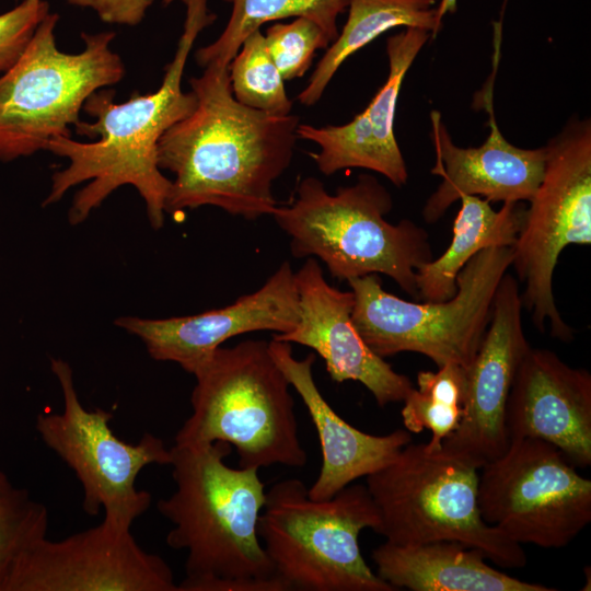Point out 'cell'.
<instances>
[{
  "mask_svg": "<svg viewBox=\"0 0 591 591\" xmlns=\"http://www.w3.org/2000/svg\"><path fill=\"white\" fill-rule=\"evenodd\" d=\"M194 111L158 143V164L174 174L165 212L202 206L254 220L278 206L274 182L289 167L299 116L270 115L239 103L229 66L211 63L189 80Z\"/></svg>",
  "mask_w": 591,
  "mask_h": 591,
  "instance_id": "obj_1",
  "label": "cell"
},
{
  "mask_svg": "<svg viewBox=\"0 0 591 591\" xmlns=\"http://www.w3.org/2000/svg\"><path fill=\"white\" fill-rule=\"evenodd\" d=\"M182 1L186 5L183 33L159 89L147 94L135 91L123 103L114 102L113 89L95 91L82 108L93 121L80 120L74 126L78 135L94 141L57 137L46 148L55 155L68 159L69 164L54 173L44 206L60 200L71 187L88 182L74 195L69 210L71 224L85 220L93 209L124 185L138 190L154 229L164 223L171 179L159 167L158 143L170 127L188 116L196 106L194 92L182 90V79L197 36L216 19L208 10V0Z\"/></svg>",
  "mask_w": 591,
  "mask_h": 591,
  "instance_id": "obj_2",
  "label": "cell"
},
{
  "mask_svg": "<svg viewBox=\"0 0 591 591\" xmlns=\"http://www.w3.org/2000/svg\"><path fill=\"white\" fill-rule=\"evenodd\" d=\"M223 441L171 448L175 490L157 503L173 528L166 544L186 551L178 591H222L236 580L269 579L274 567L258 536L265 485L254 467H231Z\"/></svg>",
  "mask_w": 591,
  "mask_h": 591,
  "instance_id": "obj_3",
  "label": "cell"
},
{
  "mask_svg": "<svg viewBox=\"0 0 591 591\" xmlns=\"http://www.w3.org/2000/svg\"><path fill=\"white\" fill-rule=\"evenodd\" d=\"M392 207L390 193L370 174L335 194L309 176L299 183L294 199L278 205L271 216L289 235L294 257L320 258L340 281L386 275L418 300L417 269L432 259L429 234L408 219L387 222Z\"/></svg>",
  "mask_w": 591,
  "mask_h": 591,
  "instance_id": "obj_4",
  "label": "cell"
},
{
  "mask_svg": "<svg viewBox=\"0 0 591 591\" xmlns=\"http://www.w3.org/2000/svg\"><path fill=\"white\" fill-rule=\"evenodd\" d=\"M193 374V412L178 429L175 445L227 442L234 447L240 467L306 465L290 384L268 341L220 346Z\"/></svg>",
  "mask_w": 591,
  "mask_h": 591,
  "instance_id": "obj_5",
  "label": "cell"
},
{
  "mask_svg": "<svg viewBox=\"0 0 591 591\" xmlns=\"http://www.w3.org/2000/svg\"><path fill=\"white\" fill-rule=\"evenodd\" d=\"M379 522L366 485L314 500L302 480L285 478L266 493L258 536L290 590L396 591L368 566L359 546L360 532Z\"/></svg>",
  "mask_w": 591,
  "mask_h": 591,
  "instance_id": "obj_6",
  "label": "cell"
},
{
  "mask_svg": "<svg viewBox=\"0 0 591 591\" xmlns=\"http://www.w3.org/2000/svg\"><path fill=\"white\" fill-rule=\"evenodd\" d=\"M479 470L426 443H408L366 477L380 522L373 531L397 545L452 541L505 569L526 565L522 545L486 523L477 502Z\"/></svg>",
  "mask_w": 591,
  "mask_h": 591,
  "instance_id": "obj_7",
  "label": "cell"
},
{
  "mask_svg": "<svg viewBox=\"0 0 591 591\" xmlns=\"http://www.w3.org/2000/svg\"><path fill=\"white\" fill-rule=\"evenodd\" d=\"M57 13L39 23L26 48L0 76V161L46 150L50 140L71 137L85 101L121 81L125 66L111 48L114 32L82 33L78 54L56 45Z\"/></svg>",
  "mask_w": 591,
  "mask_h": 591,
  "instance_id": "obj_8",
  "label": "cell"
},
{
  "mask_svg": "<svg viewBox=\"0 0 591 591\" xmlns=\"http://www.w3.org/2000/svg\"><path fill=\"white\" fill-rule=\"evenodd\" d=\"M512 246L477 253L461 269L456 293L441 302H410L382 288L378 274L348 280L355 297L351 318L378 356H426L440 368H467L489 325L498 286L512 264Z\"/></svg>",
  "mask_w": 591,
  "mask_h": 591,
  "instance_id": "obj_9",
  "label": "cell"
},
{
  "mask_svg": "<svg viewBox=\"0 0 591 591\" xmlns=\"http://www.w3.org/2000/svg\"><path fill=\"white\" fill-rule=\"evenodd\" d=\"M546 148L543 178L525 208L512 246L522 306L534 326L561 341L573 338L554 299L553 276L569 245L591 244V125L572 120Z\"/></svg>",
  "mask_w": 591,
  "mask_h": 591,
  "instance_id": "obj_10",
  "label": "cell"
},
{
  "mask_svg": "<svg viewBox=\"0 0 591 591\" xmlns=\"http://www.w3.org/2000/svg\"><path fill=\"white\" fill-rule=\"evenodd\" d=\"M479 472L483 520L520 545L561 548L591 522V480L552 443L512 438Z\"/></svg>",
  "mask_w": 591,
  "mask_h": 591,
  "instance_id": "obj_11",
  "label": "cell"
},
{
  "mask_svg": "<svg viewBox=\"0 0 591 591\" xmlns=\"http://www.w3.org/2000/svg\"><path fill=\"white\" fill-rule=\"evenodd\" d=\"M50 368L61 387L63 409L37 416L42 441L76 474L85 513L94 517L103 509L105 519L131 528L151 503V495L136 487L137 477L148 465H170L171 449L150 432L136 444L120 440L109 427L111 412L83 407L70 366L51 359Z\"/></svg>",
  "mask_w": 591,
  "mask_h": 591,
  "instance_id": "obj_12",
  "label": "cell"
},
{
  "mask_svg": "<svg viewBox=\"0 0 591 591\" xmlns=\"http://www.w3.org/2000/svg\"><path fill=\"white\" fill-rule=\"evenodd\" d=\"M0 591H178L171 567L130 526L103 519L59 541L47 536L0 564Z\"/></svg>",
  "mask_w": 591,
  "mask_h": 591,
  "instance_id": "obj_13",
  "label": "cell"
},
{
  "mask_svg": "<svg viewBox=\"0 0 591 591\" xmlns=\"http://www.w3.org/2000/svg\"><path fill=\"white\" fill-rule=\"evenodd\" d=\"M519 281L506 273L498 286L491 318L466 368V395L457 428L442 450L478 470L509 447L506 409L518 368L531 347L522 326Z\"/></svg>",
  "mask_w": 591,
  "mask_h": 591,
  "instance_id": "obj_14",
  "label": "cell"
},
{
  "mask_svg": "<svg viewBox=\"0 0 591 591\" xmlns=\"http://www.w3.org/2000/svg\"><path fill=\"white\" fill-rule=\"evenodd\" d=\"M294 271L283 262L255 292L221 309L162 320L120 317L116 324L138 336L149 355L194 371L231 337L258 331L286 334L299 322Z\"/></svg>",
  "mask_w": 591,
  "mask_h": 591,
  "instance_id": "obj_15",
  "label": "cell"
},
{
  "mask_svg": "<svg viewBox=\"0 0 591 591\" xmlns=\"http://www.w3.org/2000/svg\"><path fill=\"white\" fill-rule=\"evenodd\" d=\"M300 317L296 327L273 339L312 348L337 383L357 381L384 407L403 402L414 389L410 380L396 372L366 344L351 318L354 292L332 287L315 258H308L294 273Z\"/></svg>",
  "mask_w": 591,
  "mask_h": 591,
  "instance_id": "obj_16",
  "label": "cell"
},
{
  "mask_svg": "<svg viewBox=\"0 0 591 591\" xmlns=\"http://www.w3.org/2000/svg\"><path fill=\"white\" fill-rule=\"evenodd\" d=\"M497 60L498 55H495V69ZM494 73L480 97L489 115L490 127L482 146L457 147L440 114H431L437 155L431 173L441 176L442 182L424 207L422 216L427 223L437 222L463 195L482 196L489 202L529 201L543 178L546 148H518L506 140L498 128L493 106Z\"/></svg>",
  "mask_w": 591,
  "mask_h": 591,
  "instance_id": "obj_17",
  "label": "cell"
},
{
  "mask_svg": "<svg viewBox=\"0 0 591 591\" xmlns=\"http://www.w3.org/2000/svg\"><path fill=\"white\" fill-rule=\"evenodd\" d=\"M509 439L535 438L563 451L577 467L591 465V374L554 351L530 347L506 409Z\"/></svg>",
  "mask_w": 591,
  "mask_h": 591,
  "instance_id": "obj_18",
  "label": "cell"
},
{
  "mask_svg": "<svg viewBox=\"0 0 591 591\" xmlns=\"http://www.w3.org/2000/svg\"><path fill=\"white\" fill-rule=\"evenodd\" d=\"M431 37L417 27H405L386 40L389 76L369 105L349 123L315 127L299 124L298 139L314 142L310 153L320 172L332 175L360 167L385 176L396 186L407 182V169L394 134V118L403 80L416 56Z\"/></svg>",
  "mask_w": 591,
  "mask_h": 591,
  "instance_id": "obj_19",
  "label": "cell"
},
{
  "mask_svg": "<svg viewBox=\"0 0 591 591\" xmlns=\"http://www.w3.org/2000/svg\"><path fill=\"white\" fill-rule=\"evenodd\" d=\"M269 352L299 396L316 429L322 463L317 478L308 488L314 500H325L360 477L378 472L396 459L412 442L406 429H396L384 436L363 432L343 419L320 392L314 376V354L297 359L291 344L271 339Z\"/></svg>",
  "mask_w": 591,
  "mask_h": 591,
  "instance_id": "obj_20",
  "label": "cell"
},
{
  "mask_svg": "<svg viewBox=\"0 0 591 591\" xmlns=\"http://www.w3.org/2000/svg\"><path fill=\"white\" fill-rule=\"evenodd\" d=\"M376 575L395 590L410 591H555L528 582L486 563L477 549L452 541L397 545L384 542L373 549Z\"/></svg>",
  "mask_w": 591,
  "mask_h": 591,
  "instance_id": "obj_21",
  "label": "cell"
},
{
  "mask_svg": "<svg viewBox=\"0 0 591 591\" xmlns=\"http://www.w3.org/2000/svg\"><path fill=\"white\" fill-rule=\"evenodd\" d=\"M460 200L449 247L417 269L418 300L451 299L457 290V275L472 257L486 248L513 246L520 232L525 211L522 201L503 202L496 211L479 196L463 195Z\"/></svg>",
  "mask_w": 591,
  "mask_h": 591,
  "instance_id": "obj_22",
  "label": "cell"
},
{
  "mask_svg": "<svg viewBox=\"0 0 591 591\" xmlns=\"http://www.w3.org/2000/svg\"><path fill=\"white\" fill-rule=\"evenodd\" d=\"M438 0H348V18L337 38L326 48L306 86L298 95L305 106L316 104L336 71L352 54L394 27H417L436 37Z\"/></svg>",
  "mask_w": 591,
  "mask_h": 591,
  "instance_id": "obj_23",
  "label": "cell"
},
{
  "mask_svg": "<svg viewBox=\"0 0 591 591\" xmlns=\"http://www.w3.org/2000/svg\"><path fill=\"white\" fill-rule=\"evenodd\" d=\"M231 4L228 24L219 37L195 53L201 68L211 63L229 66L242 43L266 22L305 18L316 23L331 40L338 36L337 18L348 0H223Z\"/></svg>",
  "mask_w": 591,
  "mask_h": 591,
  "instance_id": "obj_24",
  "label": "cell"
},
{
  "mask_svg": "<svg viewBox=\"0 0 591 591\" xmlns=\"http://www.w3.org/2000/svg\"><path fill=\"white\" fill-rule=\"evenodd\" d=\"M466 395V368L449 363L437 372L420 371L417 387L403 401V425L412 433L431 431L426 443L431 451L440 450L442 441L459 426Z\"/></svg>",
  "mask_w": 591,
  "mask_h": 591,
  "instance_id": "obj_25",
  "label": "cell"
},
{
  "mask_svg": "<svg viewBox=\"0 0 591 591\" xmlns=\"http://www.w3.org/2000/svg\"><path fill=\"white\" fill-rule=\"evenodd\" d=\"M229 78L232 94L242 105L270 115L291 114L292 101L260 30L242 43L229 65Z\"/></svg>",
  "mask_w": 591,
  "mask_h": 591,
  "instance_id": "obj_26",
  "label": "cell"
},
{
  "mask_svg": "<svg viewBox=\"0 0 591 591\" xmlns=\"http://www.w3.org/2000/svg\"><path fill=\"white\" fill-rule=\"evenodd\" d=\"M48 509L27 489L16 487L0 468V564L47 536Z\"/></svg>",
  "mask_w": 591,
  "mask_h": 591,
  "instance_id": "obj_27",
  "label": "cell"
},
{
  "mask_svg": "<svg viewBox=\"0 0 591 591\" xmlns=\"http://www.w3.org/2000/svg\"><path fill=\"white\" fill-rule=\"evenodd\" d=\"M264 37L285 81L301 78L311 67L316 50L331 45L323 30L305 18L275 23L266 30Z\"/></svg>",
  "mask_w": 591,
  "mask_h": 591,
  "instance_id": "obj_28",
  "label": "cell"
},
{
  "mask_svg": "<svg viewBox=\"0 0 591 591\" xmlns=\"http://www.w3.org/2000/svg\"><path fill=\"white\" fill-rule=\"evenodd\" d=\"M48 13L49 4L44 0L21 1L13 9L0 13V73L20 58Z\"/></svg>",
  "mask_w": 591,
  "mask_h": 591,
  "instance_id": "obj_29",
  "label": "cell"
},
{
  "mask_svg": "<svg viewBox=\"0 0 591 591\" xmlns=\"http://www.w3.org/2000/svg\"><path fill=\"white\" fill-rule=\"evenodd\" d=\"M154 0H67L68 3L92 9L105 23L138 25Z\"/></svg>",
  "mask_w": 591,
  "mask_h": 591,
  "instance_id": "obj_30",
  "label": "cell"
},
{
  "mask_svg": "<svg viewBox=\"0 0 591 591\" xmlns=\"http://www.w3.org/2000/svg\"><path fill=\"white\" fill-rule=\"evenodd\" d=\"M457 0H440L437 7V20L442 25V19L447 13H454L456 11Z\"/></svg>",
  "mask_w": 591,
  "mask_h": 591,
  "instance_id": "obj_31",
  "label": "cell"
},
{
  "mask_svg": "<svg viewBox=\"0 0 591 591\" xmlns=\"http://www.w3.org/2000/svg\"><path fill=\"white\" fill-rule=\"evenodd\" d=\"M15 1H25V0H15Z\"/></svg>",
  "mask_w": 591,
  "mask_h": 591,
  "instance_id": "obj_32",
  "label": "cell"
}]
</instances>
